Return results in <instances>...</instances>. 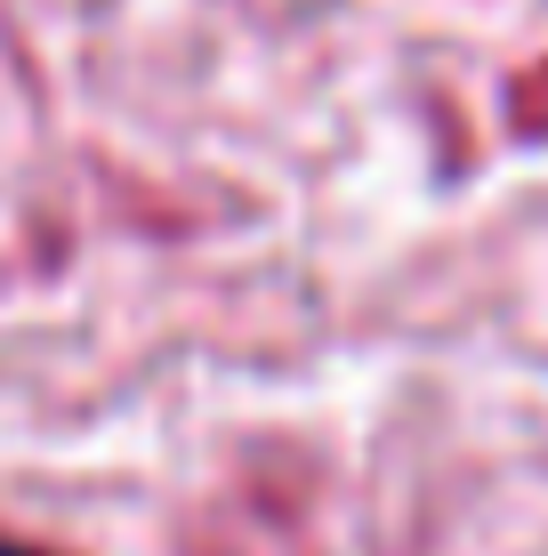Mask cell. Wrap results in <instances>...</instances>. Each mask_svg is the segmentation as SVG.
Instances as JSON below:
<instances>
[{"label":"cell","instance_id":"1","mask_svg":"<svg viewBox=\"0 0 548 556\" xmlns=\"http://www.w3.org/2000/svg\"><path fill=\"white\" fill-rule=\"evenodd\" d=\"M0 556H41V548H9V541H0Z\"/></svg>","mask_w":548,"mask_h":556}]
</instances>
